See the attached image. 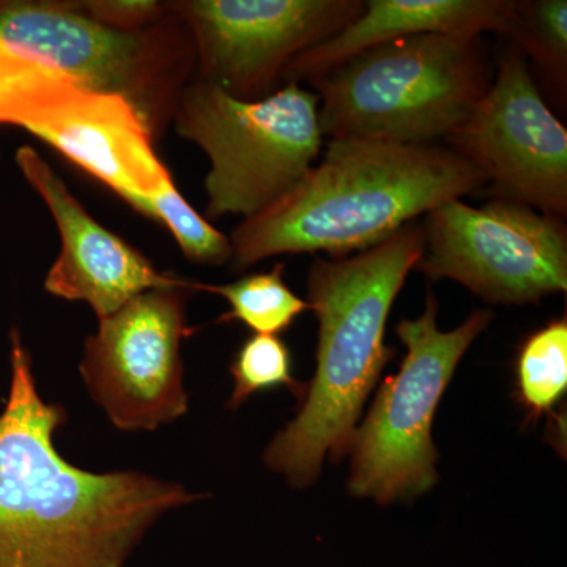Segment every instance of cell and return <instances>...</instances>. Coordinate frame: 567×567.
<instances>
[{
	"instance_id": "cell-14",
	"label": "cell",
	"mask_w": 567,
	"mask_h": 567,
	"mask_svg": "<svg viewBox=\"0 0 567 567\" xmlns=\"http://www.w3.org/2000/svg\"><path fill=\"white\" fill-rule=\"evenodd\" d=\"M514 17V0H368L363 13L341 32L297 55L284 70L282 81L316 80L361 52L423 33L509 37Z\"/></svg>"
},
{
	"instance_id": "cell-21",
	"label": "cell",
	"mask_w": 567,
	"mask_h": 567,
	"mask_svg": "<svg viewBox=\"0 0 567 567\" xmlns=\"http://www.w3.org/2000/svg\"><path fill=\"white\" fill-rule=\"evenodd\" d=\"M0 158H2V153H0Z\"/></svg>"
},
{
	"instance_id": "cell-10",
	"label": "cell",
	"mask_w": 567,
	"mask_h": 567,
	"mask_svg": "<svg viewBox=\"0 0 567 567\" xmlns=\"http://www.w3.org/2000/svg\"><path fill=\"white\" fill-rule=\"evenodd\" d=\"M189 289L148 290L89 336L80 371L89 393L112 424L126 432L155 431L188 410L182 341Z\"/></svg>"
},
{
	"instance_id": "cell-13",
	"label": "cell",
	"mask_w": 567,
	"mask_h": 567,
	"mask_svg": "<svg viewBox=\"0 0 567 567\" xmlns=\"http://www.w3.org/2000/svg\"><path fill=\"white\" fill-rule=\"evenodd\" d=\"M14 159L61 234V254L44 279L48 292L63 300L84 301L100 320L148 290L197 292L199 282L162 274L144 254L95 221L35 148H18Z\"/></svg>"
},
{
	"instance_id": "cell-19",
	"label": "cell",
	"mask_w": 567,
	"mask_h": 567,
	"mask_svg": "<svg viewBox=\"0 0 567 567\" xmlns=\"http://www.w3.org/2000/svg\"><path fill=\"white\" fill-rule=\"evenodd\" d=\"M230 374L235 383L230 409L274 388H289L298 399L305 398L306 386L293 379L289 347L275 334H254L246 339L235 354Z\"/></svg>"
},
{
	"instance_id": "cell-8",
	"label": "cell",
	"mask_w": 567,
	"mask_h": 567,
	"mask_svg": "<svg viewBox=\"0 0 567 567\" xmlns=\"http://www.w3.org/2000/svg\"><path fill=\"white\" fill-rule=\"evenodd\" d=\"M415 270L453 279L496 305L539 303L567 289L566 223L511 200H450L424 216Z\"/></svg>"
},
{
	"instance_id": "cell-3",
	"label": "cell",
	"mask_w": 567,
	"mask_h": 567,
	"mask_svg": "<svg viewBox=\"0 0 567 567\" xmlns=\"http://www.w3.org/2000/svg\"><path fill=\"white\" fill-rule=\"evenodd\" d=\"M424 249L415 221L365 251L309 268V311L319 320L316 375L297 417L265 453L268 468L293 487L311 486L324 458L349 453L364 402L395 353L385 344L388 317Z\"/></svg>"
},
{
	"instance_id": "cell-7",
	"label": "cell",
	"mask_w": 567,
	"mask_h": 567,
	"mask_svg": "<svg viewBox=\"0 0 567 567\" xmlns=\"http://www.w3.org/2000/svg\"><path fill=\"white\" fill-rule=\"evenodd\" d=\"M439 305L427 293L423 315L404 319L395 333L405 346L398 374L388 377L363 425L354 431L349 491L390 505L436 484L432 424L457 364L494 315L477 309L461 327L442 331Z\"/></svg>"
},
{
	"instance_id": "cell-9",
	"label": "cell",
	"mask_w": 567,
	"mask_h": 567,
	"mask_svg": "<svg viewBox=\"0 0 567 567\" xmlns=\"http://www.w3.org/2000/svg\"><path fill=\"white\" fill-rule=\"evenodd\" d=\"M192 32L196 78L246 102L278 91L284 70L364 10L360 0L167 2Z\"/></svg>"
},
{
	"instance_id": "cell-20",
	"label": "cell",
	"mask_w": 567,
	"mask_h": 567,
	"mask_svg": "<svg viewBox=\"0 0 567 567\" xmlns=\"http://www.w3.org/2000/svg\"><path fill=\"white\" fill-rule=\"evenodd\" d=\"M78 7L92 20L118 31H142L169 13L167 2L153 0H92L78 2Z\"/></svg>"
},
{
	"instance_id": "cell-4",
	"label": "cell",
	"mask_w": 567,
	"mask_h": 567,
	"mask_svg": "<svg viewBox=\"0 0 567 567\" xmlns=\"http://www.w3.org/2000/svg\"><path fill=\"white\" fill-rule=\"evenodd\" d=\"M309 84L330 141L435 144L486 95L492 70L480 37L423 33L361 52Z\"/></svg>"
},
{
	"instance_id": "cell-1",
	"label": "cell",
	"mask_w": 567,
	"mask_h": 567,
	"mask_svg": "<svg viewBox=\"0 0 567 567\" xmlns=\"http://www.w3.org/2000/svg\"><path fill=\"white\" fill-rule=\"evenodd\" d=\"M10 342L0 567H125L159 517L200 495L144 473H92L65 461L54 445L65 410L41 398L20 331L11 330Z\"/></svg>"
},
{
	"instance_id": "cell-16",
	"label": "cell",
	"mask_w": 567,
	"mask_h": 567,
	"mask_svg": "<svg viewBox=\"0 0 567 567\" xmlns=\"http://www.w3.org/2000/svg\"><path fill=\"white\" fill-rule=\"evenodd\" d=\"M518 401L533 420L554 412L567 390V322L554 320L529 334L516 361Z\"/></svg>"
},
{
	"instance_id": "cell-6",
	"label": "cell",
	"mask_w": 567,
	"mask_h": 567,
	"mask_svg": "<svg viewBox=\"0 0 567 567\" xmlns=\"http://www.w3.org/2000/svg\"><path fill=\"white\" fill-rule=\"evenodd\" d=\"M0 41L89 91L125 100L155 137L196 73L192 32L171 9L151 28L118 31L92 20L78 2L0 0Z\"/></svg>"
},
{
	"instance_id": "cell-18",
	"label": "cell",
	"mask_w": 567,
	"mask_h": 567,
	"mask_svg": "<svg viewBox=\"0 0 567 567\" xmlns=\"http://www.w3.org/2000/svg\"><path fill=\"white\" fill-rule=\"evenodd\" d=\"M509 39L532 58L540 70L566 87L567 2L566 0H525L516 2V18Z\"/></svg>"
},
{
	"instance_id": "cell-12",
	"label": "cell",
	"mask_w": 567,
	"mask_h": 567,
	"mask_svg": "<svg viewBox=\"0 0 567 567\" xmlns=\"http://www.w3.org/2000/svg\"><path fill=\"white\" fill-rule=\"evenodd\" d=\"M0 123L47 142L125 203L173 181L155 151V134L134 107L89 91L52 66L10 96Z\"/></svg>"
},
{
	"instance_id": "cell-11",
	"label": "cell",
	"mask_w": 567,
	"mask_h": 567,
	"mask_svg": "<svg viewBox=\"0 0 567 567\" xmlns=\"http://www.w3.org/2000/svg\"><path fill=\"white\" fill-rule=\"evenodd\" d=\"M446 141L484 174L496 199L565 221L567 130L544 102L516 44L499 62L486 95Z\"/></svg>"
},
{
	"instance_id": "cell-2",
	"label": "cell",
	"mask_w": 567,
	"mask_h": 567,
	"mask_svg": "<svg viewBox=\"0 0 567 567\" xmlns=\"http://www.w3.org/2000/svg\"><path fill=\"white\" fill-rule=\"evenodd\" d=\"M487 185L472 163L436 144L333 140L289 193L230 234L234 271L282 254L350 256Z\"/></svg>"
},
{
	"instance_id": "cell-15",
	"label": "cell",
	"mask_w": 567,
	"mask_h": 567,
	"mask_svg": "<svg viewBox=\"0 0 567 567\" xmlns=\"http://www.w3.org/2000/svg\"><path fill=\"white\" fill-rule=\"evenodd\" d=\"M286 265L276 264L270 271L244 276L238 281L212 286L197 284L199 292L219 295L230 306L219 322H241L256 334L278 336L308 311V301L295 295L284 281Z\"/></svg>"
},
{
	"instance_id": "cell-5",
	"label": "cell",
	"mask_w": 567,
	"mask_h": 567,
	"mask_svg": "<svg viewBox=\"0 0 567 567\" xmlns=\"http://www.w3.org/2000/svg\"><path fill=\"white\" fill-rule=\"evenodd\" d=\"M173 122L178 136L210 159L204 186L212 219L251 218L270 207L308 174L323 147L319 96L297 82L246 102L194 76Z\"/></svg>"
},
{
	"instance_id": "cell-17",
	"label": "cell",
	"mask_w": 567,
	"mask_h": 567,
	"mask_svg": "<svg viewBox=\"0 0 567 567\" xmlns=\"http://www.w3.org/2000/svg\"><path fill=\"white\" fill-rule=\"evenodd\" d=\"M128 204L142 215L164 224L189 262L224 265L233 259L229 237L215 229L208 219L186 203L174 181L148 196L133 197Z\"/></svg>"
}]
</instances>
